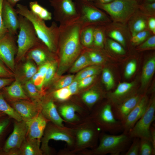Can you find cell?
I'll list each match as a JSON object with an SVG mask.
<instances>
[{
    "mask_svg": "<svg viewBox=\"0 0 155 155\" xmlns=\"http://www.w3.org/2000/svg\"><path fill=\"white\" fill-rule=\"evenodd\" d=\"M82 27L78 21L59 26L57 50L59 62L57 70L58 75L63 74L82 53V46L80 37Z\"/></svg>",
    "mask_w": 155,
    "mask_h": 155,
    "instance_id": "6da1fadb",
    "label": "cell"
},
{
    "mask_svg": "<svg viewBox=\"0 0 155 155\" xmlns=\"http://www.w3.org/2000/svg\"><path fill=\"white\" fill-rule=\"evenodd\" d=\"M16 12L18 15L26 18L32 23L39 39L53 53L57 51L59 35V28L54 22L50 26H46L44 20L29 10L26 5H16Z\"/></svg>",
    "mask_w": 155,
    "mask_h": 155,
    "instance_id": "7a4b0ae2",
    "label": "cell"
},
{
    "mask_svg": "<svg viewBox=\"0 0 155 155\" xmlns=\"http://www.w3.org/2000/svg\"><path fill=\"white\" fill-rule=\"evenodd\" d=\"M132 139L128 134L124 133L119 135L104 134L100 137L98 146L90 152V154L119 155L128 149Z\"/></svg>",
    "mask_w": 155,
    "mask_h": 155,
    "instance_id": "3957f363",
    "label": "cell"
},
{
    "mask_svg": "<svg viewBox=\"0 0 155 155\" xmlns=\"http://www.w3.org/2000/svg\"><path fill=\"white\" fill-rule=\"evenodd\" d=\"M19 32L17 43V51L15 59H23L28 51L41 41L37 36L32 23L26 18L19 15Z\"/></svg>",
    "mask_w": 155,
    "mask_h": 155,
    "instance_id": "277c9868",
    "label": "cell"
},
{
    "mask_svg": "<svg viewBox=\"0 0 155 155\" xmlns=\"http://www.w3.org/2000/svg\"><path fill=\"white\" fill-rule=\"evenodd\" d=\"M98 6L108 13L114 21L124 23L139 7L135 0H114L107 3H99Z\"/></svg>",
    "mask_w": 155,
    "mask_h": 155,
    "instance_id": "5b68a950",
    "label": "cell"
},
{
    "mask_svg": "<svg viewBox=\"0 0 155 155\" xmlns=\"http://www.w3.org/2000/svg\"><path fill=\"white\" fill-rule=\"evenodd\" d=\"M93 119L96 125L110 134H115L123 131L122 122L115 117L110 101L104 104L96 110Z\"/></svg>",
    "mask_w": 155,
    "mask_h": 155,
    "instance_id": "8992f818",
    "label": "cell"
},
{
    "mask_svg": "<svg viewBox=\"0 0 155 155\" xmlns=\"http://www.w3.org/2000/svg\"><path fill=\"white\" fill-rule=\"evenodd\" d=\"M27 130L26 121L15 120L12 132L0 149V155H19V149L27 137Z\"/></svg>",
    "mask_w": 155,
    "mask_h": 155,
    "instance_id": "52a82bcc",
    "label": "cell"
},
{
    "mask_svg": "<svg viewBox=\"0 0 155 155\" xmlns=\"http://www.w3.org/2000/svg\"><path fill=\"white\" fill-rule=\"evenodd\" d=\"M155 98L153 95L149 100L146 110L128 133L132 139L139 138L150 141V128L155 119Z\"/></svg>",
    "mask_w": 155,
    "mask_h": 155,
    "instance_id": "ba28073f",
    "label": "cell"
},
{
    "mask_svg": "<svg viewBox=\"0 0 155 155\" xmlns=\"http://www.w3.org/2000/svg\"><path fill=\"white\" fill-rule=\"evenodd\" d=\"M54 9V18L60 23L59 26L66 25L78 21L80 13L72 0L50 1Z\"/></svg>",
    "mask_w": 155,
    "mask_h": 155,
    "instance_id": "9c48e42d",
    "label": "cell"
},
{
    "mask_svg": "<svg viewBox=\"0 0 155 155\" xmlns=\"http://www.w3.org/2000/svg\"><path fill=\"white\" fill-rule=\"evenodd\" d=\"M51 140L64 141L70 146L73 143L71 133L64 127H60L54 124H47L41 139L40 148L43 154L48 155L50 154V148L48 143Z\"/></svg>",
    "mask_w": 155,
    "mask_h": 155,
    "instance_id": "30bf717a",
    "label": "cell"
},
{
    "mask_svg": "<svg viewBox=\"0 0 155 155\" xmlns=\"http://www.w3.org/2000/svg\"><path fill=\"white\" fill-rule=\"evenodd\" d=\"M15 35L8 32L0 38V60L11 71L15 70V55L17 46Z\"/></svg>",
    "mask_w": 155,
    "mask_h": 155,
    "instance_id": "8fae6325",
    "label": "cell"
},
{
    "mask_svg": "<svg viewBox=\"0 0 155 155\" xmlns=\"http://www.w3.org/2000/svg\"><path fill=\"white\" fill-rule=\"evenodd\" d=\"M40 101L21 100L10 102V105L20 116L22 120L27 121L41 112Z\"/></svg>",
    "mask_w": 155,
    "mask_h": 155,
    "instance_id": "7c38bea8",
    "label": "cell"
},
{
    "mask_svg": "<svg viewBox=\"0 0 155 155\" xmlns=\"http://www.w3.org/2000/svg\"><path fill=\"white\" fill-rule=\"evenodd\" d=\"M78 21L83 26L107 21L108 19L102 12L92 6L84 4L82 7Z\"/></svg>",
    "mask_w": 155,
    "mask_h": 155,
    "instance_id": "4fadbf2b",
    "label": "cell"
},
{
    "mask_svg": "<svg viewBox=\"0 0 155 155\" xmlns=\"http://www.w3.org/2000/svg\"><path fill=\"white\" fill-rule=\"evenodd\" d=\"M148 97L143 95L133 109L122 123L123 133L128 134L145 113L149 103Z\"/></svg>",
    "mask_w": 155,
    "mask_h": 155,
    "instance_id": "5bb4252c",
    "label": "cell"
},
{
    "mask_svg": "<svg viewBox=\"0 0 155 155\" xmlns=\"http://www.w3.org/2000/svg\"><path fill=\"white\" fill-rule=\"evenodd\" d=\"M2 13L4 25L8 32L16 36L19 28L18 14L7 0H3Z\"/></svg>",
    "mask_w": 155,
    "mask_h": 155,
    "instance_id": "9a60e30c",
    "label": "cell"
},
{
    "mask_svg": "<svg viewBox=\"0 0 155 155\" xmlns=\"http://www.w3.org/2000/svg\"><path fill=\"white\" fill-rule=\"evenodd\" d=\"M48 121L40 112L33 118L26 121L28 127L27 137L41 140Z\"/></svg>",
    "mask_w": 155,
    "mask_h": 155,
    "instance_id": "2e32d148",
    "label": "cell"
},
{
    "mask_svg": "<svg viewBox=\"0 0 155 155\" xmlns=\"http://www.w3.org/2000/svg\"><path fill=\"white\" fill-rule=\"evenodd\" d=\"M143 95L135 93L119 104L112 106L113 112L115 118L122 123Z\"/></svg>",
    "mask_w": 155,
    "mask_h": 155,
    "instance_id": "e0dca14e",
    "label": "cell"
},
{
    "mask_svg": "<svg viewBox=\"0 0 155 155\" xmlns=\"http://www.w3.org/2000/svg\"><path fill=\"white\" fill-rule=\"evenodd\" d=\"M3 89L2 92L5 98L10 102L21 100H31L17 79Z\"/></svg>",
    "mask_w": 155,
    "mask_h": 155,
    "instance_id": "ac0fdd59",
    "label": "cell"
},
{
    "mask_svg": "<svg viewBox=\"0 0 155 155\" xmlns=\"http://www.w3.org/2000/svg\"><path fill=\"white\" fill-rule=\"evenodd\" d=\"M98 134L95 125L91 124L88 127L79 129L76 133L77 143L79 146L94 145Z\"/></svg>",
    "mask_w": 155,
    "mask_h": 155,
    "instance_id": "d6986e66",
    "label": "cell"
},
{
    "mask_svg": "<svg viewBox=\"0 0 155 155\" xmlns=\"http://www.w3.org/2000/svg\"><path fill=\"white\" fill-rule=\"evenodd\" d=\"M41 112L49 121L60 127H64L63 124L64 120L60 115L56 105L52 100L44 103L40 102Z\"/></svg>",
    "mask_w": 155,
    "mask_h": 155,
    "instance_id": "ffe728a7",
    "label": "cell"
},
{
    "mask_svg": "<svg viewBox=\"0 0 155 155\" xmlns=\"http://www.w3.org/2000/svg\"><path fill=\"white\" fill-rule=\"evenodd\" d=\"M42 42H40L30 49L25 56L28 59L33 60L39 66L46 62L49 53L52 52L44 44L42 45Z\"/></svg>",
    "mask_w": 155,
    "mask_h": 155,
    "instance_id": "44dd1931",
    "label": "cell"
},
{
    "mask_svg": "<svg viewBox=\"0 0 155 155\" xmlns=\"http://www.w3.org/2000/svg\"><path fill=\"white\" fill-rule=\"evenodd\" d=\"M40 143L41 140L26 137L19 149V155L43 154L40 147Z\"/></svg>",
    "mask_w": 155,
    "mask_h": 155,
    "instance_id": "7402d4cb",
    "label": "cell"
},
{
    "mask_svg": "<svg viewBox=\"0 0 155 155\" xmlns=\"http://www.w3.org/2000/svg\"><path fill=\"white\" fill-rule=\"evenodd\" d=\"M155 70V57H152L146 62L143 69L141 77V86L144 88L153 75Z\"/></svg>",
    "mask_w": 155,
    "mask_h": 155,
    "instance_id": "603a6c76",
    "label": "cell"
},
{
    "mask_svg": "<svg viewBox=\"0 0 155 155\" xmlns=\"http://www.w3.org/2000/svg\"><path fill=\"white\" fill-rule=\"evenodd\" d=\"M0 111L3 113L10 118L13 119L16 121H21L22 120L20 116L6 101L2 92H0Z\"/></svg>",
    "mask_w": 155,
    "mask_h": 155,
    "instance_id": "cb8c5ba5",
    "label": "cell"
},
{
    "mask_svg": "<svg viewBox=\"0 0 155 155\" xmlns=\"http://www.w3.org/2000/svg\"><path fill=\"white\" fill-rule=\"evenodd\" d=\"M79 110L76 106L72 104H65L61 106L59 109L60 114L67 121L73 122L78 120L75 112Z\"/></svg>",
    "mask_w": 155,
    "mask_h": 155,
    "instance_id": "d4e9b609",
    "label": "cell"
},
{
    "mask_svg": "<svg viewBox=\"0 0 155 155\" xmlns=\"http://www.w3.org/2000/svg\"><path fill=\"white\" fill-rule=\"evenodd\" d=\"M92 64L86 51H84L82 53L73 64L70 71L72 73L79 72Z\"/></svg>",
    "mask_w": 155,
    "mask_h": 155,
    "instance_id": "484cf974",
    "label": "cell"
},
{
    "mask_svg": "<svg viewBox=\"0 0 155 155\" xmlns=\"http://www.w3.org/2000/svg\"><path fill=\"white\" fill-rule=\"evenodd\" d=\"M29 6L30 10L44 21L50 20L52 19L51 13L40 5L37 1L30 2Z\"/></svg>",
    "mask_w": 155,
    "mask_h": 155,
    "instance_id": "4316f807",
    "label": "cell"
},
{
    "mask_svg": "<svg viewBox=\"0 0 155 155\" xmlns=\"http://www.w3.org/2000/svg\"><path fill=\"white\" fill-rule=\"evenodd\" d=\"M94 28L92 25L83 26L80 33V41L82 46L90 47L93 42V35Z\"/></svg>",
    "mask_w": 155,
    "mask_h": 155,
    "instance_id": "83f0119b",
    "label": "cell"
},
{
    "mask_svg": "<svg viewBox=\"0 0 155 155\" xmlns=\"http://www.w3.org/2000/svg\"><path fill=\"white\" fill-rule=\"evenodd\" d=\"M102 94L99 91L91 89L85 92L82 95L83 101L89 107H92L100 98Z\"/></svg>",
    "mask_w": 155,
    "mask_h": 155,
    "instance_id": "f1b7e54d",
    "label": "cell"
},
{
    "mask_svg": "<svg viewBox=\"0 0 155 155\" xmlns=\"http://www.w3.org/2000/svg\"><path fill=\"white\" fill-rule=\"evenodd\" d=\"M24 88L26 94L31 100L37 102L40 101L41 92L38 90L30 80L25 82Z\"/></svg>",
    "mask_w": 155,
    "mask_h": 155,
    "instance_id": "f546056e",
    "label": "cell"
},
{
    "mask_svg": "<svg viewBox=\"0 0 155 155\" xmlns=\"http://www.w3.org/2000/svg\"><path fill=\"white\" fill-rule=\"evenodd\" d=\"M100 67L96 65H90L80 71L75 76L74 80L79 81L85 78L96 75L100 71Z\"/></svg>",
    "mask_w": 155,
    "mask_h": 155,
    "instance_id": "4dcf8cb0",
    "label": "cell"
},
{
    "mask_svg": "<svg viewBox=\"0 0 155 155\" xmlns=\"http://www.w3.org/2000/svg\"><path fill=\"white\" fill-rule=\"evenodd\" d=\"M155 150L153 148L150 140L148 139H140L139 155H154Z\"/></svg>",
    "mask_w": 155,
    "mask_h": 155,
    "instance_id": "1f68e13d",
    "label": "cell"
},
{
    "mask_svg": "<svg viewBox=\"0 0 155 155\" xmlns=\"http://www.w3.org/2000/svg\"><path fill=\"white\" fill-rule=\"evenodd\" d=\"M102 80L106 90H111L114 86V77L110 70L107 68H104L102 71Z\"/></svg>",
    "mask_w": 155,
    "mask_h": 155,
    "instance_id": "d6a6232c",
    "label": "cell"
},
{
    "mask_svg": "<svg viewBox=\"0 0 155 155\" xmlns=\"http://www.w3.org/2000/svg\"><path fill=\"white\" fill-rule=\"evenodd\" d=\"M30 61L29 59L24 64L22 67L23 74L26 80H30L37 71L36 67Z\"/></svg>",
    "mask_w": 155,
    "mask_h": 155,
    "instance_id": "836d02e7",
    "label": "cell"
},
{
    "mask_svg": "<svg viewBox=\"0 0 155 155\" xmlns=\"http://www.w3.org/2000/svg\"><path fill=\"white\" fill-rule=\"evenodd\" d=\"M146 22L142 18H139L135 20L131 25V31L132 36L138 33L145 30L146 28Z\"/></svg>",
    "mask_w": 155,
    "mask_h": 155,
    "instance_id": "e575fe53",
    "label": "cell"
},
{
    "mask_svg": "<svg viewBox=\"0 0 155 155\" xmlns=\"http://www.w3.org/2000/svg\"><path fill=\"white\" fill-rule=\"evenodd\" d=\"M6 115L0 118V149L1 148L2 142L10 124V118Z\"/></svg>",
    "mask_w": 155,
    "mask_h": 155,
    "instance_id": "d590c367",
    "label": "cell"
},
{
    "mask_svg": "<svg viewBox=\"0 0 155 155\" xmlns=\"http://www.w3.org/2000/svg\"><path fill=\"white\" fill-rule=\"evenodd\" d=\"M104 35L103 30L99 28H94L93 35V42L94 45L98 48L103 46Z\"/></svg>",
    "mask_w": 155,
    "mask_h": 155,
    "instance_id": "8d00e7d4",
    "label": "cell"
},
{
    "mask_svg": "<svg viewBox=\"0 0 155 155\" xmlns=\"http://www.w3.org/2000/svg\"><path fill=\"white\" fill-rule=\"evenodd\" d=\"M54 97L60 101L65 100L72 95L67 87L57 89L53 93Z\"/></svg>",
    "mask_w": 155,
    "mask_h": 155,
    "instance_id": "74e56055",
    "label": "cell"
},
{
    "mask_svg": "<svg viewBox=\"0 0 155 155\" xmlns=\"http://www.w3.org/2000/svg\"><path fill=\"white\" fill-rule=\"evenodd\" d=\"M129 147L125 155H139L140 148V139L134 138Z\"/></svg>",
    "mask_w": 155,
    "mask_h": 155,
    "instance_id": "f35d334b",
    "label": "cell"
},
{
    "mask_svg": "<svg viewBox=\"0 0 155 155\" xmlns=\"http://www.w3.org/2000/svg\"><path fill=\"white\" fill-rule=\"evenodd\" d=\"M57 66L56 62H51L44 75V86L47 85L52 80L55 73Z\"/></svg>",
    "mask_w": 155,
    "mask_h": 155,
    "instance_id": "ab89813d",
    "label": "cell"
},
{
    "mask_svg": "<svg viewBox=\"0 0 155 155\" xmlns=\"http://www.w3.org/2000/svg\"><path fill=\"white\" fill-rule=\"evenodd\" d=\"M73 75H68L61 78L55 83V88L57 89L68 86L74 80Z\"/></svg>",
    "mask_w": 155,
    "mask_h": 155,
    "instance_id": "60d3db41",
    "label": "cell"
},
{
    "mask_svg": "<svg viewBox=\"0 0 155 155\" xmlns=\"http://www.w3.org/2000/svg\"><path fill=\"white\" fill-rule=\"evenodd\" d=\"M44 75L37 71L30 79L36 88L41 92L44 86Z\"/></svg>",
    "mask_w": 155,
    "mask_h": 155,
    "instance_id": "b9f144b4",
    "label": "cell"
},
{
    "mask_svg": "<svg viewBox=\"0 0 155 155\" xmlns=\"http://www.w3.org/2000/svg\"><path fill=\"white\" fill-rule=\"evenodd\" d=\"M107 43L109 47L114 52L121 55L125 53L124 49L119 43L111 39L108 40Z\"/></svg>",
    "mask_w": 155,
    "mask_h": 155,
    "instance_id": "7bdbcfd3",
    "label": "cell"
},
{
    "mask_svg": "<svg viewBox=\"0 0 155 155\" xmlns=\"http://www.w3.org/2000/svg\"><path fill=\"white\" fill-rule=\"evenodd\" d=\"M155 48V36L154 35L148 38L144 42L139 46L138 49L145 50L154 49Z\"/></svg>",
    "mask_w": 155,
    "mask_h": 155,
    "instance_id": "ee69618b",
    "label": "cell"
},
{
    "mask_svg": "<svg viewBox=\"0 0 155 155\" xmlns=\"http://www.w3.org/2000/svg\"><path fill=\"white\" fill-rule=\"evenodd\" d=\"M149 33L148 31L144 30L132 36L131 41L134 44H138L144 41L148 37Z\"/></svg>",
    "mask_w": 155,
    "mask_h": 155,
    "instance_id": "f6af8a7d",
    "label": "cell"
},
{
    "mask_svg": "<svg viewBox=\"0 0 155 155\" xmlns=\"http://www.w3.org/2000/svg\"><path fill=\"white\" fill-rule=\"evenodd\" d=\"M89 59L92 64H99L102 63L104 59L99 53L93 51H86Z\"/></svg>",
    "mask_w": 155,
    "mask_h": 155,
    "instance_id": "bcb514c9",
    "label": "cell"
},
{
    "mask_svg": "<svg viewBox=\"0 0 155 155\" xmlns=\"http://www.w3.org/2000/svg\"><path fill=\"white\" fill-rule=\"evenodd\" d=\"M137 67L135 61L132 60L129 62L126 66L124 76L127 78L131 77L135 72Z\"/></svg>",
    "mask_w": 155,
    "mask_h": 155,
    "instance_id": "7dc6e473",
    "label": "cell"
},
{
    "mask_svg": "<svg viewBox=\"0 0 155 155\" xmlns=\"http://www.w3.org/2000/svg\"><path fill=\"white\" fill-rule=\"evenodd\" d=\"M108 35L114 40L123 45L125 44V38L123 34L119 31L116 30H113L108 33Z\"/></svg>",
    "mask_w": 155,
    "mask_h": 155,
    "instance_id": "c3c4849f",
    "label": "cell"
},
{
    "mask_svg": "<svg viewBox=\"0 0 155 155\" xmlns=\"http://www.w3.org/2000/svg\"><path fill=\"white\" fill-rule=\"evenodd\" d=\"M13 75V72L0 60V78H12Z\"/></svg>",
    "mask_w": 155,
    "mask_h": 155,
    "instance_id": "681fc988",
    "label": "cell"
},
{
    "mask_svg": "<svg viewBox=\"0 0 155 155\" xmlns=\"http://www.w3.org/2000/svg\"><path fill=\"white\" fill-rule=\"evenodd\" d=\"M96 75L85 78L78 81L79 89L86 88L90 85L93 82Z\"/></svg>",
    "mask_w": 155,
    "mask_h": 155,
    "instance_id": "f907efd6",
    "label": "cell"
},
{
    "mask_svg": "<svg viewBox=\"0 0 155 155\" xmlns=\"http://www.w3.org/2000/svg\"><path fill=\"white\" fill-rule=\"evenodd\" d=\"M141 8L144 12L149 15H154L155 11V2L145 3Z\"/></svg>",
    "mask_w": 155,
    "mask_h": 155,
    "instance_id": "816d5d0a",
    "label": "cell"
},
{
    "mask_svg": "<svg viewBox=\"0 0 155 155\" xmlns=\"http://www.w3.org/2000/svg\"><path fill=\"white\" fill-rule=\"evenodd\" d=\"M3 0H0V38L8 32L6 28L3 18L2 10Z\"/></svg>",
    "mask_w": 155,
    "mask_h": 155,
    "instance_id": "f5cc1de1",
    "label": "cell"
},
{
    "mask_svg": "<svg viewBox=\"0 0 155 155\" xmlns=\"http://www.w3.org/2000/svg\"><path fill=\"white\" fill-rule=\"evenodd\" d=\"M71 95L75 94L78 91V81L74 80L72 82L67 86Z\"/></svg>",
    "mask_w": 155,
    "mask_h": 155,
    "instance_id": "db71d44e",
    "label": "cell"
},
{
    "mask_svg": "<svg viewBox=\"0 0 155 155\" xmlns=\"http://www.w3.org/2000/svg\"><path fill=\"white\" fill-rule=\"evenodd\" d=\"M51 62L50 61H46L42 64L39 66L37 71L40 74L44 75H45Z\"/></svg>",
    "mask_w": 155,
    "mask_h": 155,
    "instance_id": "11a10c76",
    "label": "cell"
},
{
    "mask_svg": "<svg viewBox=\"0 0 155 155\" xmlns=\"http://www.w3.org/2000/svg\"><path fill=\"white\" fill-rule=\"evenodd\" d=\"M14 80L13 78H0V89L9 85Z\"/></svg>",
    "mask_w": 155,
    "mask_h": 155,
    "instance_id": "9f6ffc18",
    "label": "cell"
},
{
    "mask_svg": "<svg viewBox=\"0 0 155 155\" xmlns=\"http://www.w3.org/2000/svg\"><path fill=\"white\" fill-rule=\"evenodd\" d=\"M148 26L150 30L154 34H155V19L152 17L149 20L148 22Z\"/></svg>",
    "mask_w": 155,
    "mask_h": 155,
    "instance_id": "6f0895ef",
    "label": "cell"
},
{
    "mask_svg": "<svg viewBox=\"0 0 155 155\" xmlns=\"http://www.w3.org/2000/svg\"><path fill=\"white\" fill-rule=\"evenodd\" d=\"M150 141L153 148L155 150V128L154 127L151 126L150 128Z\"/></svg>",
    "mask_w": 155,
    "mask_h": 155,
    "instance_id": "680465c9",
    "label": "cell"
},
{
    "mask_svg": "<svg viewBox=\"0 0 155 155\" xmlns=\"http://www.w3.org/2000/svg\"><path fill=\"white\" fill-rule=\"evenodd\" d=\"M7 1L12 5L14 7L16 5L17 3L21 0H7Z\"/></svg>",
    "mask_w": 155,
    "mask_h": 155,
    "instance_id": "91938a15",
    "label": "cell"
},
{
    "mask_svg": "<svg viewBox=\"0 0 155 155\" xmlns=\"http://www.w3.org/2000/svg\"><path fill=\"white\" fill-rule=\"evenodd\" d=\"M114 0H99L100 3H107L111 2Z\"/></svg>",
    "mask_w": 155,
    "mask_h": 155,
    "instance_id": "94428289",
    "label": "cell"
},
{
    "mask_svg": "<svg viewBox=\"0 0 155 155\" xmlns=\"http://www.w3.org/2000/svg\"><path fill=\"white\" fill-rule=\"evenodd\" d=\"M155 2V0H146L145 3H151Z\"/></svg>",
    "mask_w": 155,
    "mask_h": 155,
    "instance_id": "6125c7cd",
    "label": "cell"
},
{
    "mask_svg": "<svg viewBox=\"0 0 155 155\" xmlns=\"http://www.w3.org/2000/svg\"><path fill=\"white\" fill-rule=\"evenodd\" d=\"M5 115H6L5 113L0 111V118Z\"/></svg>",
    "mask_w": 155,
    "mask_h": 155,
    "instance_id": "be15d7a7",
    "label": "cell"
},
{
    "mask_svg": "<svg viewBox=\"0 0 155 155\" xmlns=\"http://www.w3.org/2000/svg\"><path fill=\"white\" fill-rule=\"evenodd\" d=\"M85 1H91V0H84Z\"/></svg>",
    "mask_w": 155,
    "mask_h": 155,
    "instance_id": "e7e4bbea",
    "label": "cell"
},
{
    "mask_svg": "<svg viewBox=\"0 0 155 155\" xmlns=\"http://www.w3.org/2000/svg\"></svg>",
    "mask_w": 155,
    "mask_h": 155,
    "instance_id": "03108f58",
    "label": "cell"
}]
</instances>
